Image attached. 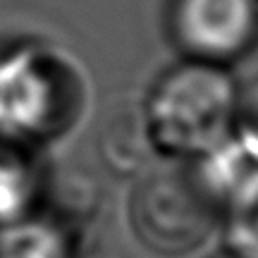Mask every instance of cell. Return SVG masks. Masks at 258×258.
Segmentation results:
<instances>
[{"label": "cell", "mask_w": 258, "mask_h": 258, "mask_svg": "<svg viewBox=\"0 0 258 258\" xmlns=\"http://www.w3.org/2000/svg\"><path fill=\"white\" fill-rule=\"evenodd\" d=\"M215 258H234V256H230V253H222V256H215Z\"/></svg>", "instance_id": "cell-10"}, {"label": "cell", "mask_w": 258, "mask_h": 258, "mask_svg": "<svg viewBox=\"0 0 258 258\" xmlns=\"http://www.w3.org/2000/svg\"><path fill=\"white\" fill-rule=\"evenodd\" d=\"M46 177L38 151L0 139V230L36 213Z\"/></svg>", "instance_id": "cell-5"}, {"label": "cell", "mask_w": 258, "mask_h": 258, "mask_svg": "<svg viewBox=\"0 0 258 258\" xmlns=\"http://www.w3.org/2000/svg\"><path fill=\"white\" fill-rule=\"evenodd\" d=\"M222 211L186 163L151 170L129 196V225L141 246L165 258L199 251L220 227Z\"/></svg>", "instance_id": "cell-3"}, {"label": "cell", "mask_w": 258, "mask_h": 258, "mask_svg": "<svg viewBox=\"0 0 258 258\" xmlns=\"http://www.w3.org/2000/svg\"><path fill=\"white\" fill-rule=\"evenodd\" d=\"M170 31L186 60L222 67L253 43L258 10L253 0H175Z\"/></svg>", "instance_id": "cell-4"}, {"label": "cell", "mask_w": 258, "mask_h": 258, "mask_svg": "<svg viewBox=\"0 0 258 258\" xmlns=\"http://www.w3.org/2000/svg\"><path fill=\"white\" fill-rule=\"evenodd\" d=\"M86 103V74L70 53L31 43L0 55V139L41 151L82 122Z\"/></svg>", "instance_id": "cell-1"}, {"label": "cell", "mask_w": 258, "mask_h": 258, "mask_svg": "<svg viewBox=\"0 0 258 258\" xmlns=\"http://www.w3.org/2000/svg\"><path fill=\"white\" fill-rule=\"evenodd\" d=\"M234 139L258 165V72L237 89Z\"/></svg>", "instance_id": "cell-9"}, {"label": "cell", "mask_w": 258, "mask_h": 258, "mask_svg": "<svg viewBox=\"0 0 258 258\" xmlns=\"http://www.w3.org/2000/svg\"><path fill=\"white\" fill-rule=\"evenodd\" d=\"M103 163L117 175H132L144 167L151 144L141 105H115L105 117L98 137Z\"/></svg>", "instance_id": "cell-6"}, {"label": "cell", "mask_w": 258, "mask_h": 258, "mask_svg": "<svg viewBox=\"0 0 258 258\" xmlns=\"http://www.w3.org/2000/svg\"><path fill=\"white\" fill-rule=\"evenodd\" d=\"M253 5H256V10H258V0H253Z\"/></svg>", "instance_id": "cell-11"}, {"label": "cell", "mask_w": 258, "mask_h": 258, "mask_svg": "<svg viewBox=\"0 0 258 258\" xmlns=\"http://www.w3.org/2000/svg\"><path fill=\"white\" fill-rule=\"evenodd\" d=\"M82 241L43 215L0 230V258H82Z\"/></svg>", "instance_id": "cell-7"}, {"label": "cell", "mask_w": 258, "mask_h": 258, "mask_svg": "<svg viewBox=\"0 0 258 258\" xmlns=\"http://www.w3.org/2000/svg\"><path fill=\"white\" fill-rule=\"evenodd\" d=\"M222 241L234 258H258V167L222 206Z\"/></svg>", "instance_id": "cell-8"}, {"label": "cell", "mask_w": 258, "mask_h": 258, "mask_svg": "<svg viewBox=\"0 0 258 258\" xmlns=\"http://www.w3.org/2000/svg\"><path fill=\"white\" fill-rule=\"evenodd\" d=\"M237 89L220 64L184 60L170 67L141 105L151 151L194 163L227 144L234 137Z\"/></svg>", "instance_id": "cell-2"}]
</instances>
